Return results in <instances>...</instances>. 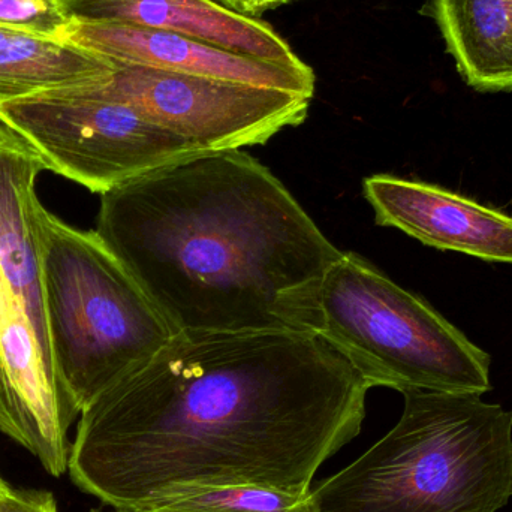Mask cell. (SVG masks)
I'll list each match as a JSON object with an SVG mask.
<instances>
[{
	"label": "cell",
	"instance_id": "7c38bea8",
	"mask_svg": "<svg viewBox=\"0 0 512 512\" xmlns=\"http://www.w3.org/2000/svg\"><path fill=\"white\" fill-rule=\"evenodd\" d=\"M47 170L38 150L0 123V276L26 307L51 357L36 234V179ZM54 364V363H53Z\"/></svg>",
	"mask_w": 512,
	"mask_h": 512
},
{
	"label": "cell",
	"instance_id": "2e32d148",
	"mask_svg": "<svg viewBox=\"0 0 512 512\" xmlns=\"http://www.w3.org/2000/svg\"><path fill=\"white\" fill-rule=\"evenodd\" d=\"M69 20L60 0H0V27L63 39Z\"/></svg>",
	"mask_w": 512,
	"mask_h": 512
},
{
	"label": "cell",
	"instance_id": "ffe728a7",
	"mask_svg": "<svg viewBox=\"0 0 512 512\" xmlns=\"http://www.w3.org/2000/svg\"><path fill=\"white\" fill-rule=\"evenodd\" d=\"M289 2H306V0H289Z\"/></svg>",
	"mask_w": 512,
	"mask_h": 512
},
{
	"label": "cell",
	"instance_id": "9a60e30c",
	"mask_svg": "<svg viewBox=\"0 0 512 512\" xmlns=\"http://www.w3.org/2000/svg\"><path fill=\"white\" fill-rule=\"evenodd\" d=\"M140 512H319L310 492L255 484L200 487L155 502Z\"/></svg>",
	"mask_w": 512,
	"mask_h": 512
},
{
	"label": "cell",
	"instance_id": "7a4b0ae2",
	"mask_svg": "<svg viewBox=\"0 0 512 512\" xmlns=\"http://www.w3.org/2000/svg\"><path fill=\"white\" fill-rule=\"evenodd\" d=\"M95 231L174 336L318 334L322 282L342 255L243 150L200 153L105 192Z\"/></svg>",
	"mask_w": 512,
	"mask_h": 512
},
{
	"label": "cell",
	"instance_id": "d6986e66",
	"mask_svg": "<svg viewBox=\"0 0 512 512\" xmlns=\"http://www.w3.org/2000/svg\"><path fill=\"white\" fill-rule=\"evenodd\" d=\"M6 487H8V484H6L5 481L2 480V477H0V495L5 492Z\"/></svg>",
	"mask_w": 512,
	"mask_h": 512
},
{
	"label": "cell",
	"instance_id": "9c48e42d",
	"mask_svg": "<svg viewBox=\"0 0 512 512\" xmlns=\"http://www.w3.org/2000/svg\"><path fill=\"white\" fill-rule=\"evenodd\" d=\"M63 39L117 65L252 84L310 99L315 93L316 77L312 68H288L165 30L72 20Z\"/></svg>",
	"mask_w": 512,
	"mask_h": 512
},
{
	"label": "cell",
	"instance_id": "52a82bcc",
	"mask_svg": "<svg viewBox=\"0 0 512 512\" xmlns=\"http://www.w3.org/2000/svg\"><path fill=\"white\" fill-rule=\"evenodd\" d=\"M86 87L131 105L204 153L261 146L300 126L310 105L297 93L117 63L107 81Z\"/></svg>",
	"mask_w": 512,
	"mask_h": 512
},
{
	"label": "cell",
	"instance_id": "44dd1931",
	"mask_svg": "<svg viewBox=\"0 0 512 512\" xmlns=\"http://www.w3.org/2000/svg\"><path fill=\"white\" fill-rule=\"evenodd\" d=\"M92 512H102L101 510H93ZM114 512H128V511H114Z\"/></svg>",
	"mask_w": 512,
	"mask_h": 512
},
{
	"label": "cell",
	"instance_id": "30bf717a",
	"mask_svg": "<svg viewBox=\"0 0 512 512\" xmlns=\"http://www.w3.org/2000/svg\"><path fill=\"white\" fill-rule=\"evenodd\" d=\"M376 224L423 245L512 264V218L429 183L375 174L363 182Z\"/></svg>",
	"mask_w": 512,
	"mask_h": 512
},
{
	"label": "cell",
	"instance_id": "ba28073f",
	"mask_svg": "<svg viewBox=\"0 0 512 512\" xmlns=\"http://www.w3.org/2000/svg\"><path fill=\"white\" fill-rule=\"evenodd\" d=\"M77 415L26 307L0 276V430L59 478L68 471Z\"/></svg>",
	"mask_w": 512,
	"mask_h": 512
},
{
	"label": "cell",
	"instance_id": "8992f818",
	"mask_svg": "<svg viewBox=\"0 0 512 512\" xmlns=\"http://www.w3.org/2000/svg\"><path fill=\"white\" fill-rule=\"evenodd\" d=\"M0 123L38 150L47 170L99 195L204 153L86 86L0 104Z\"/></svg>",
	"mask_w": 512,
	"mask_h": 512
},
{
	"label": "cell",
	"instance_id": "3957f363",
	"mask_svg": "<svg viewBox=\"0 0 512 512\" xmlns=\"http://www.w3.org/2000/svg\"><path fill=\"white\" fill-rule=\"evenodd\" d=\"M399 423L312 490L319 512H498L512 498V411L480 394L403 391Z\"/></svg>",
	"mask_w": 512,
	"mask_h": 512
},
{
	"label": "cell",
	"instance_id": "4fadbf2b",
	"mask_svg": "<svg viewBox=\"0 0 512 512\" xmlns=\"http://www.w3.org/2000/svg\"><path fill=\"white\" fill-rule=\"evenodd\" d=\"M429 11L469 87L512 92V0H429Z\"/></svg>",
	"mask_w": 512,
	"mask_h": 512
},
{
	"label": "cell",
	"instance_id": "5b68a950",
	"mask_svg": "<svg viewBox=\"0 0 512 512\" xmlns=\"http://www.w3.org/2000/svg\"><path fill=\"white\" fill-rule=\"evenodd\" d=\"M318 334L370 388L480 396L492 390L490 355L354 252H342L325 274Z\"/></svg>",
	"mask_w": 512,
	"mask_h": 512
},
{
	"label": "cell",
	"instance_id": "ac0fdd59",
	"mask_svg": "<svg viewBox=\"0 0 512 512\" xmlns=\"http://www.w3.org/2000/svg\"><path fill=\"white\" fill-rule=\"evenodd\" d=\"M215 2L221 3L225 8L240 12V14L258 18L265 11H271V9L286 5L289 0H215Z\"/></svg>",
	"mask_w": 512,
	"mask_h": 512
},
{
	"label": "cell",
	"instance_id": "e0dca14e",
	"mask_svg": "<svg viewBox=\"0 0 512 512\" xmlns=\"http://www.w3.org/2000/svg\"><path fill=\"white\" fill-rule=\"evenodd\" d=\"M0 512H57V505L51 493L8 486L0 495Z\"/></svg>",
	"mask_w": 512,
	"mask_h": 512
},
{
	"label": "cell",
	"instance_id": "5bb4252c",
	"mask_svg": "<svg viewBox=\"0 0 512 512\" xmlns=\"http://www.w3.org/2000/svg\"><path fill=\"white\" fill-rule=\"evenodd\" d=\"M113 71L110 60L66 39L0 27V104L102 84Z\"/></svg>",
	"mask_w": 512,
	"mask_h": 512
},
{
	"label": "cell",
	"instance_id": "8fae6325",
	"mask_svg": "<svg viewBox=\"0 0 512 512\" xmlns=\"http://www.w3.org/2000/svg\"><path fill=\"white\" fill-rule=\"evenodd\" d=\"M69 20L135 24L189 36L234 53L309 69L265 21L215 0H60Z\"/></svg>",
	"mask_w": 512,
	"mask_h": 512
},
{
	"label": "cell",
	"instance_id": "6da1fadb",
	"mask_svg": "<svg viewBox=\"0 0 512 512\" xmlns=\"http://www.w3.org/2000/svg\"><path fill=\"white\" fill-rule=\"evenodd\" d=\"M369 390L319 334H176L81 411L69 477L128 512L200 487L310 492L360 435Z\"/></svg>",
	"mask_w": 512,
	"mask_h": 512
},
{
	"label": "cell",
	"instance_id": "277c9868",
	"mask_svg": "<svg viewBox=\"0 0 512 512\" xmlns=\"http://www.w3.org/2000/svg\"><path fill=\"white\" fill-rule=\"evenodd\" d=\"M42 292L57 378L78 414L152 360L173 330L96 231L36 207Z\"/></svg>",
	"mask_w": 512,
	"mask_h": 512
}]
</instances>
